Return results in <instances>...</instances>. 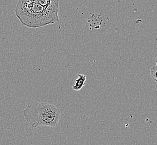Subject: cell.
<instances>
[{
	"mask_svg": "<svg viewBox=\"0 0 157 145\" xmlns=\"http://www.w3.org/2000/svg\"><path fill=\"white\" fill-rule=\"evenodd\" d=\"M86 80V76L83 74H78V78L76 79L75 83L73 87V89L75 91L81 90L85 85Z\"/></svg>",
	"mask_w": 157,
	"mask_h": 145,
	"instance_id": "obj_4",
	"label": "cell"
},
{
	"mask_svg": "<svg viewBox=\"0 0 157 145\" xmlns=\"http://www.w3.org/2000/svg\"><path fill=\"white\" fill-rule=\"evenodd\" d=\"M25 121L33 128L41 126L55 127L60 120V109L54 104L39 101H31L23 111Z\"/></svg>",
	"mask_w": 157,
	"mask_h": 145,
	"instance_id": "obj_2",
	"label": "cell"
},
{
	"mask_svg": "<svg viewBox=\"0 0 157 145\" xmlns=\"http://www.w3.org/2000/svg\"><path fill=\"white\" fill-rule=\"evenodd\" d=\"M15 13L21 25L29 28H41L59 22V12L41 6L36 0H18Z\"/></svg>",
	"mask_w": 157,
	"mask_h": 145,
	"instance_id": "obj_1",
	"label": "cell"
},
{
	"mask_svg": "<svg viewBox=\"0 0 157 145\" xmlns=\"http://www.w3.org/2000/svg\"><path fill=\"white\" fill-rule=\"evenodd\" d=\"M157 65H155L151 67V69L150 70V74L151 78L153 79L155 82H157Z\"/></svg>",
	"mask_w": 157,
	"mask_h": 145,
	"instance_id": "obj_5",
	"label": "cell"
},
{
	"mask_svg": "<svg viewBox=\"0 0 157 145\" xmlns=\"http://www.w3.org/2000/svg\"><path fill=\"white\" fill-rule=\"evenodd\" d=\"M40 5L52 11H59V0H36Z\"/></svg>",
	"mask_w": 157,
	"mask_h": 145,
	"instance_id": "obj_3",
	"label": "cell"
}]
</instances>
